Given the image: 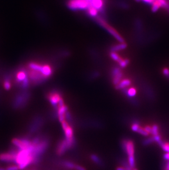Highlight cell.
<instances>
[{"label": "cell", "instance_id": "6da1fadb", "mask_svg": "<svg viewBox=\"0 0 169 170\" xmlns=\"http://www.w3.org/2000/svg\"><path fill=\"white\" fill-rule=\"evenodd\" d=\"M12 143L19 150L27 149L31 152L34 150V146L31 140L29 139L27 136L23 138H14L12 139Z\"/></svg>", "mask_w": 169, "mask_h": 170}, {"label": "cell", "instance_id": "7a4b0ae2", "mask_svg": "<svg viewBox=\"0 0 169 170\" xmlns=\"http://www.w3.org/2000/svg\"><path fill=\"white\" fill-rule=\"evenodd\" d=\"M30 96V94L27 91L19 93V94L16 96L13 101V107L15 109L23 108L24 106H26L28 101H29Z\"/></svg>", "mask_w": 169, "mask_h": 170}, {"label": "cell", "instance_id": "3957f363", "mask_svg": "<svg viewBox=\"0 0 169 170\" xmlns=\"http://www.w3.org/2000/svg\"><path fill=\"white\" fill-rule=\"evenodd\" d=\"M96 20L97 21L98 23H99L101 26L103 27L104 29L107 30L110 34L112 35L115 38H116L117 40L120 42V43H124V40L123 38L117 32L116 30H115L113 28L109 26L107 23H106L105 21L102 19L101 17H96Z\"/></svg>", "mask_w": 169, "mask_h": 170}, {"label": "cell", "instance_id": "277c9868", "mask_svg": "<svg viewBox=\"0 0 169 170\" xmlns=\"http://www.w3.org/2000/svg\"><path fill=\"white\" fill-rule=\"evenodd\" d=\"M68 6L73 10L87 9L90 7V2L87 0H69Z\"/></svg>", "mask_w": 169, "mask_h": 170}, {"label": "cell", "instance_id": "5b68a950", "mask_svg": "<svg viewBox=\"0 0 169 170\" xmlns=\"http://www.w3.org/2000/svg\"><path fill=\"white\" fill-rule=\"evenodd\" d=\"M121 146L124 152L128 155V157L135 156V145L132 140L124 139L121 142Z\"/></svg>", "mask_w": 169, "mask_h": 170}, {"label": "cell", "instance_id": "8992f818", "mask_svg": "<svg viewBox=\"0 0 169 170\" xmlns=\"http://www.w3.org/2000/svg\"><path fill=\"white\" fill-rule=\"evenodd\" d=\"M44 123V120L41 116H37L34 118L29 126V132L30 134H34L38 131L43 125Z\"/></svg>", "mask_w": 169, "mask_h": 170}, {"label": "cell", "instance_id": "52a82bcc", "mask_svg": "<svg viewBox=\"0 0 169 170\" xmlns=\"http://www.w3.org/2000/svg\"><path fill=\"white\" fill-rule=\"evenodd\" d=\"M47 98L51 104L53 106L54 110H58V105L61 98H62V95L59 91L53 90L49 93L47 96Z\"/></svg>", "mask_w": 169, "mask_h": 170}, {"label": "cell", "instance_id": "ba28073f", "mask_svg": "<svg viewBox=\"0 0 169 170\" xmlns=\"http://www.w3.org/2000/svg\"><path fill=\"white\" fill-rule=\"evenodd\" d=\"M18 150H12L7 152L0 154V161L6 163H15Z\"/></svg>", "mask_w": 169, "mask_h": 170}, {"label": "cell", "instance_id": "9c48e42d", "mask_svg": "<svg viewBox=\"0 0 169 170\" xmlns=\"http://www.w3.org/2000/svg\"><path fill=\"white\" fill-rule=\"evenodd\" d=\"M68 150H70V149L68 146L67 142L65 138L59 141V142L57 145L56 149L57 155L59 156H62L64 155Z\"/></svg>", "mask_w": 169, "mask_h": 170}, {"label": "cell", "instance_id": "30bf717a", "mask_svg": "<svg viewBox=\"0 0 169 170\" xmlns=\"http://www.w3.org/2000/svg\"><path fill=\"white\" fill-rule=\"evenodd\" d=\"M113 84L116 87L120 82L123 77V73L119 68H115L113 69Z\"/></svg>", "mask_w": 169, "mask_h": 170}, {"label": "cell", "instance_id": "8fae6325", "mask_svg": "<svg viewBox=\"0 0 169 170\" xmlns=\"http://www.w3.org/2000/svg\"><path fill=\"white\" fill-rule=\"evenodd\" d=\"M104 0H90V7L96 9L98 11H102L104 8Z\"/></svg>", "mask_w": 169, "mask_h": 170}, {"label": "cell", "instance_id": "7c38bea8", "mask_svg": "<svg viewBox=\"0 0 169 170\" xmlns=\"http://www.w3.org/2000/svg\"><path fill=\"white\" fill-rule=\"evenodd\" d=\"M58 163L61 166L64 167L67 170H75L76 164L69 160H60L58 161Z\"/></svg>", "mask_w": 169, "mask_h": 170}, {"label": "cell", "instance_id": "4fadbf2b", "mask_svg": "<svg viewBox=\"0 0 169 170\" xmlns=\"http://www.w3.org/2000/svg\"><path fill=\"white\" fill-rule=\"evenodd\" d=\"M90 159L94 163H96L98 166L101 167L104 166V163L102 159L97 155L94 154H91L90 155Z\"/></svg>", "mask_w": 169, "mask_h": 170}, {"label": "cell", "instance_id": "5bb4252c", "mask_svg": "<svg viewBox=\"0 0 169 170\" xmlns=\"http://www.w3.org/2000/svg\"><path fill=\"white\" fill-rule=\"evenodd\" d=\"M131 84V80H128V79H125V80H121L120 82L119 83L118 85H117L115 87L117 89H124L125 88H127L128 86H130Z\"/></svg>", "mask_w": 169, "mask_h": 170}, {"label": "cell", "instance_id": "9a60e30c", "mask_svg": "<svg viewBox=\"0 0 169 170\" xmlns=\"http://www.w3.org/2000/svg\"><path fill=\"white\" fill-rule=\"evenodd\" d=\"M65 138H72L74 136V130L72 125H69L67 128L64 131Z\"/></svg>", "mask_w": 169, "mask_h": 170}, {"label": "cell", "instance_id": "2e32d148", "mask_svg": "<svg viewBox=\"0 0 169 170\" xmlns=\"http://www.w3.org/2000/svg\"><path fill=\"white\" fill-rule=\"evenodd\" d=\"M126 47H127V45L125 42L124 43H120L118 45H116L113 46L111 49V51L116 52V51H120L122 50L126 49Z\"/></svg>", "mask_w": 169, "mask_h": 170}, {"label": "cell", "instance_id": "e0dca14e", "mask_svg": "<svg viewBox=\"0 0 169 170\" xmlns=\"http://www.w3.org/2000/svg\"><path fill=\"white\" fill-rule=\"evenodd\" d=\"M65 119L67 120V121L69 123V124L72 125L73 123V118L72 117L71 113L68 111L66 113H65Z\"/></svg>", "mask_w": 169, "mask_h": 170}, {"label": "cell", "instance_id": "ac0fdd59", "mask_svg": "<svg viewBox=\"0 0 169 170\" xmlns=\"http://www.w3.org/2000/svg\"><path fill=\"white\" fill-rule=\"evenodd\" d=\"M110 57H111V58L113 60L117 61L118 62H120L122 60V58L119 56V55L118 53H116V52L111 51V53H110Z\"/></svg>", "mask_w": 169, "mask_h": 170}, {"label": "cell", "instance_id": "d6986e66", "mask_svg": "<svg viewBox=\"0 0 169 170\" xmlns=\"http://www.w3.org/2000/svg\"><path fill=\"white\" fill-rule=\"evenodd\" d=\"M153 136L159 135V127L157 125H154L152 127V133Z\"/></svg>", "mask_w": 169, "mask_h": 170}, {"label": "cell", "instance_id": "ffe728a7", "mask_svg": "<svg viewBox=\"0 0 169 170\" xmlns=\"http://www.w3.org/2000/svg\"><path fill=\"white\" fill-rule=\"evenodd\" d=\"M119 63V64L120 66V67H121V68H124L125 67H126L128 66V63H129V60H128V59H125V60H123L122 59L121 60L118 62Z\"/></svg>", "mask_w": 169, "mask_h": 170}, {"label": "cell", "instance_id": "44dd1931", "mask_svg": "<svg viewBox=\"0 0 169 170\" xmlns=\"http://www.w3.org/2000/svg\"><path fill=\"white\" fill-rule=\"evenodd\" d=\"M139 127H140V125H139V123L137 122H133L132 124L131 127L132 131H133V132H137V131L139 130Z\"/></svg>", "mask_w": 169, "mask_h": 170}, {"label": "cell", "instance_id": "7402d4cb", "mask_svg": "<svg viewBox=\"0 0 169 170\" xmlns=\"http://www.w3.org/2000/svg\"><path fill=\"white\" fill-rule=\"evenodd\" d=\"M160 8V6L158 2L155 1L153 4L152 6V11L153 12H156L158 11L159 9Z\"/></svg>", "mask_w": 169, "mask_h": 170}, {"label": "cell", "instance_id": "603a6c76", "mask_svg": "<svg viewBox=\"0 0 169 170\" xmlns=\"http://www.w3.org/2000/svg\"><path fill=\"white\" fill-rule=\"evenodd\" d=\"M160 147L164 151L169 152V142H163Z\"/></svg>", "mask_w": 169, "mask_h": 170}, {"label": "cell", "instance_id": "cb8c5ba5", "mask_svg": "<svg viewBox=\"0 0 169 170\" xmlns=\"http://www.w3.org/2000/svg\"><path fill=\"white\" fill-rule=\"evenodd\" d=\"M4 89L7 90H8L11 88V83L9 80H4Z\"/></svg>", "mask_w": 169, "mask_h": 170}, {"label": "cell", "instance_id": "d4e9b609", "mask_svg": "<svg viewBox=\"0 0 169 170\" xmlns=\"http://www.w3.org/2000/svg\"><path fill=\"white\" fill-rule=\"evenodd\" d=\"M137 132L139 133L140 134H141V135H142V136H148L149 135V134L146 131V130L144 129V128L141 127V126H140V127H139V130L137 131Z\"/></svg>", "mask_w": 169, "mask_h": 170}, {"label": "cell", "instance_id": "484cf974", "mask_svg": "<svg viewBox=\"0 0 169 170\" xmlns=\"http://www.w3.org/2000/svg\"><path fill=\"white\" fill-rule=\"evenodd\" d=\"M154 141V138L153 137H150V138H147L146 139H145L144 140H143V144L144 145H149V144H150L153 143Z\"/></svg>", "mask_w": 169, "mask_h": 170}, {"label": "cell", "instance_id": "4316f807", "mask_svg": "<svg viewBox=\"0 0 169 170\" xmlns=\"http://www.w3.org/2000/svg\"><path fill=\"white\" fill-rule=\"evenodd\" d=\"M6 170H19V166L17 165H12L7 167Z\"/></svg>", "mask_w": 169, "mask_h": 170}, {"label": "cell", "instance_id": "83f0119b", "mask_svg": "<svg viewBox=\"0 0 169 170\" xmlns=\"http://www.w3.org/2000/svg\"><path fill=\"white\" fill-rule=\"evenodd\" d=\"M61 123H62V128L63 129V131H65L70 125L68 122L65 121V120L62 122Z\"/></svg>", "mask_w": 169, "mask_h": 170}, {"label": "cell", "instance_id": "f1b7e54d", "mask_svg": "<svg viewBox=\"0 0 169 170\" xmlns=\"http://www.w3.org/2000/svg\"><path fill=\"white\" fill-rule=\"evenodd\" d=\"M162 73L167 78L169 79V69L168 68H164L162 70Z\"/></svg>", "mask_w": 169, "mask_h": 170}, {"label": "cell", "instance_id": "f546056e", "mask_svg": "<svg viewBox=\"0 0 169 170\" xmlns=\"http://www.w3.org/2000/svg\"><path fill=\"white\" fill-rule=\"evenodd\" d=\"M142 1L144 3L148 4H150L151 6H152L155 2V0H142Z\"/></svg>", "mask_w": 169, "mask_h": 170}, {"label": "cell", "instance_id": "4dcf8cb0", "mask_svg": "<svg viewBox=\"0 0 169 170\" xmlns=\"http://www.w3.org/2000/svg\"><path fill=\"white\" fill-rule=\"evenodd\" d=\"M144 129L146 130L147 132L148 133H149V134L152 133V127L150 125H147L145 126V127L144 128Z\"/></svg>", "mask_w": 169, "mask_h": 170}, {"label": "cell", "instance_id": "1f68e13d", "mask_svg": "<svg viewBox=\"0 0 169 170\" xmlns=\"http://www.w3.org/2000/svg\"><path fill=\"white\" fill-rule=\"evenodd\" d=\"M75 170H86V169L83 167L79 165H75Z\"/></svg>", "mask_w": 169, "mask_h": 170}, {"label": "cell", "instance_id": "d6a6232c", "mask_svg": "<svg viewBox=\"0 0 169 170\" xmlns=\"http://www.w3.org/2000/svg\"><path fill=\"white\" fill-rule=\"evenodd\" d=\"M116 170H133L132 169H128V168H126L124 167L120 166L117 167Z\"/></svg>", "mask_w": 169, "mask_h": 170}, {"label": "cell", "instance_id": "836d02e7", "mask_svg": "<svg viewBox=\"0 0 169 170\" xmlns=\"http://www.w3.org/2000/svg\"><path fill=\"white\" fill-rule=\"evenodd\" d=\"M164 158L166 160L169 161V152H166V154L164 155Z\"/></svg>", "mask_w": 169, "mask_h": 170}, {"label": "cell", "instance_id": "e575fe53", "mask_svg": "<svg viewBox=\"0 0 169 170\" xmlns=\"http://www.w3.org/2000/svg\"><path fill=\"white\" fill-rule=\"evenodd\" d=\"M164 170H169V162H168V163L166 165Z\"/></svg>", "mask_w": 169, "mask_h": 170}, {"label": "cell", "instance_id": "d590c367", "mask_svg": "<svg viewBox=\"0 0 169 170\" xmlns=\"http://www.w3.org/2000/svg\"><path fill=\"white\" fill-rule=\"evenodd\" d=\"M0 170H6V169H4V168H0Z\"/></svg>", "mask_w": 169, "mask_h": 170}, {"label": "cell", "instance_id": "8d00e7d4", "mask_svg": "<svg viewBox=\"0 0 169 170\" xmlns=\"http://www.w3.org/2000/svg\"><path fill=\"white\" fill-rule=\"evenodd\" d=\"M136 1H138V2H139V1H140L141 0H136Z\"/></svg>", "mask_w": 169, "mask_h": 170}, {"label": "cell", "instance_id": "74e56055", "mask_svg": "<svg viewBox=\"0 0 169 170\" xmlns=\"http://www.w3.org/2000/svg\"><path fill=\"white\" fill-rule=\"evenodd\" d=\"M87 1H88L90 2V0H87Z\"/></svg>", "mask_w": 169, "mask_h": 170}, {"label": "cell", "instance_id": "f35d334b", "mask_svg": "<svg viewBox=\"0 0 169 170\" xmlns=\"http://www.w3.org/2000/svg\"><path fill=\"white\" fill-rule=\"evenodd\" d=\"M133 170H137V169H133Z\"/></svg>", "mask_w": 169, "mask_h": 170}, {"label": "cell", "instance_id": "ab89813d", "mask_svg": "<svg viewBox=\"0 0 169 170\" xmlns=\"http://www.w3.org/2000/svg\"></svg>", "mask_w": 169, "mask_h": 170}]
</instances>
